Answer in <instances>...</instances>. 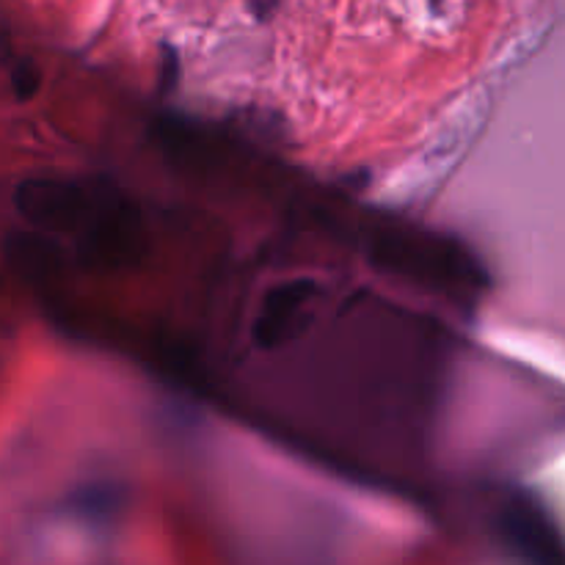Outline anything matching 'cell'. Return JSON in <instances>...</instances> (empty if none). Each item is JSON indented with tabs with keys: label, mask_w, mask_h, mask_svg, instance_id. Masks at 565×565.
<instances>
[{
	"label": "cell",
	"mask_w": 565,
	"mask_h": 565,
	"mask_svg": "<svg viewBox=\"0 0 565 565\" xmlns=\"http://www.w3.org/2000/svg\"><path fill=\"white\" fill-rule=\"evenodd\" d=\"M502 533L527 565H563L555 524L530 497H513L502 508Z\"/></svg>",
	"instance_id": "obj_3"
},
{
	"label": "cell",
	"mask_w": 565,
	"mask_h": 565,
	"mask_svg": "<svg viewBox=\"0 0 565 565\" xmlns=\"http://www.w3.org/2000/svg\"><path fill=\"white\" fill-rule=\"evenodd\" d=\"M14 204L31 224L81 237L88 257L99 265H125L141 254V215L136 204L108 188L33 177L17 185Z\"/></svg>",
	"instance_id": "obj_1"
},
{
	"label": "cell",
	"mask_w": 565,
	"mask_h": 565,
	"mask_svg": "<svg viewBox=\"0 0 565 565\" xmlns=\"http://www.w3.org/2000/svg\"><path fill=\"white\" fill-rule=\"evenodd\" d=\"M320 296L315 279H290L268 290L259 301L257 318L252 326L254 345L274 351L290 342L312 318V303Z\"/></svg>",
	"instance_id": "obj_2"
}]
</instances>
